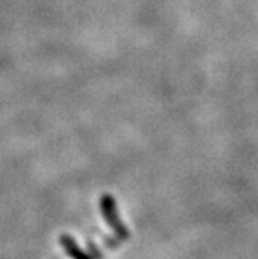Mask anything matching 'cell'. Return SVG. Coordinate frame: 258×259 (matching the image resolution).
<instances>
[{"label": "cell", "instance_id": "6da1fadb", "mask_svg": "<svg viewBox=\"0 0 258 259\" xmlns=\"http://www.w3.org/2000/svg\"><path fill=\"white\" fill-rule=\"evenodd\" d=\"M101 211H103V216L106 219V222L109 224V227L119 234L120 238H125L128 236V231L125 230L119 214H117V206H115V202L110 196H104L103 200H101Z\"/></svg>", "mask_w": 258, "mask_h": 259}, {"label": "cell", "instance_id": "7a4b0ae2", "mask_svg": "<svg viewBox=\"0 0 258 259\" xmlns=\"http://www.w3.org/2000/svg\"><path fill=\"white\" fill-rule=\"evenodd\" d=\"M61 244L64 245V248H65V251H67V254H68L70 257H73V259H92L90 254L84 253V251H83L72 239H70L68 236H62Z\"/></svg>", "mask_w": 258, "mask_h": 259}]
</instances>
